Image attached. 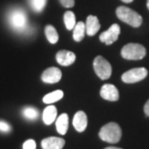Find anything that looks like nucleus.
Returning a JSON list of instances; mask_svg holds the SVG:
<instances>
[{
	"label": "nucleus",
	"mask_w": 149,
	"mask_h": 149,
	"mask_svg": "<svg viewBox=\"0 0 149 149\" xmlns=\"http://www.w3.org/2000/svg\"><path fill=\"white\" fill-rule=\"evenodd\" d=\"M22 116L25 118L27 120L33 121L36 120L38 116H39V112L36 108L33 107H26L22 109Z\"/></svg>",
	"instance_id": "6ab92c4d"
},
{
	"label": "nucleus",
	"mask_w": 149,
	"mask_h": 149,
	"mask_svg": "<svg viewBox=\"0 0 149 149\" xmlns=\"http://www.w3.org/2000/svg\"><path fill=\"white\" fill-rule=\"evenodd\" d=\"M100 24L98 17L93 15L88 16L85 22V32L88 36H95L99 32Z\"/></svg>",
	"instance_id": "f8f14e48"
},
{
	"label": "nucleus",
	"mask_w": 149,
	"mask_h": 149,
	"mask_svg": "<svg viewBox=\"0 0 149 149\" xmlns=\"http://www.w3.org/2000/svg\"><path fill=\"white\" fill-rule=\"evenodd\" d=\"M116 14L121 21L133 27H140L143 23V17L141 15L128 7H118L116 10Z\"/></svg>",
	"instance_id": "7ed1b4c3"
},
{
	"label": "nucleus",
	"mask_w": 149,
	"mask_h": 149,
	"mask_svg": "<svg viewBox=\"0 0 149 149\" xmlns=\"http://www.w3.org/2000/svg\"><path fill=\"white\" fill-rule=\"evenodd\" d=\"M85 33V24L83 22H78L73 28V38L75 42L83 40Z\"/></svg>",
	"instance_id": "dca6fc26"
},
{
	"label": "nucleus",
	"mask_w": 149,
	"mask_h": 149,
	"mask_svg": "<svg viewBox=\"0 0 149 149\" xmlns=\"http://www.w3.org/2000/svg\"><path fill=\"white\" fill-rule=\"evenodd\" d=\"M94 70L96 74L101 80L109 79L112 74V66L110 63L101 56H98L94 60Z\"/></svg>",
	"instance_id": "39448f33"
},
{
	"label": "nucleus",
	"mask_w": 149,
	"mask_h": 149,
	"mask_svg": "<svg viewBox=\"0 0 149 149\" xmlns=\"http://www.w3.org/2000/svg\"><path fill=\"white\" fill-rule=\"evenodd\" d=\"M45 34H46V37L49 41V42L52 44H55L57 42L59 39L58 33L53 26L48 25L45 27Z\"/></svg>",
	"instance_id": "a211bd4d"
},
{
	"label": "nucleus",
	"mask_w": 149,
	"mask_h": 149,
	"mask_svg": "<svg viewBox=\"0 0 149 149\" xmlns=\"http://www.w3.org/2000/svg\"><path fill=\"white\" fill-rule=\"evenodd\" d=\"M120 34V27L118 24H113L107 31L102 32L100 36V40L106 45H111L112 43L116 42Z\"/></svg>",
	"instance_id": "0eeeda50"
},
{
	"label": "nucleus",
	"mask_w": 149,
	"mask_h": 149,
	"mask_svg": "<svg viewBox=\"0 0 149 149\" xmlns=\"http://www.w3.org/2000/svg\"><path fill=\"white\" fill-rule=\"evenodd\" d=\"M148 75V70L144 67L133 68L122 74V80L127 84L137 83L145 79Z\"/></svg>",
	"instance_id": "423d86ee"
},
{
	"label": "nucleus",
	"mask_w": 149,
	"mask_h": 149,
	"mask_svg": "<svg viewBox=\"0 0 149 149\" xmlns=\"http://www.w3.org/2000/svg\"><path fill=\"white\" fill-rule=\"evenodd\" d=\"M144 113H146L147 116L149 117V100L145 104V105H144Z\"/></svg>",
	"instance_id": "393cba45"
},
{
	"label": "nucleus",
	"mask_w": 149,
	"mask_h": 149,
	"mask_svg": "<svg viewBox=\"0 0 149 149\" xmlns=\"http://www.w3.org/2000/svg\"><path fill=\"white\" fill-rule=\"evenodd\" d=\"M65 143V140L61 138L50 137L42 141V148L43 149H62Z\"/></svg>",
	"instance_id": "9b49d317"
},
{
	"label": "nucleus",
	"mask_w": 149,
	"mask_h": 149,
	"mask_svg": "<svg viewBox=\"0 0 149 149\" xmlns=\"http://www.w3.org/2000/svg\"><path fill=\"white\" fill-rule=\"evenodd\" d=\"M64 22L65 25L68 30H72L75 26V16L74 13L71 11H67L64 14Z\"/></svg>",
	"instance_id": "aec40b11"
},
{
	"label": "nucleus",
	"mask_w": 149,
	"mask_h": 149,
	"mask_svg": "<svg viewBox=\"0 0 149 149\" xmlns=\"http://www.w3.org/2000/svg\"><path fill=\"white\" fill-rule=\"evenodd\" d=\"M12 130V127L10 126L9 123H8L5 121H2L0 120V132L4 133H8Z\"/></svg>",
	"instance_id": "4be33fe9"
},
{
	"label": "nucleus",
	"mask_w": 149,
	"mask_h": 149,
	"mask_svg": "<svg viewBox=\"0 0 149 149\" xmlns=\"http://www.w3.org/2000/svg\"><path fill=\"white\" fill-rule=\"evenodd\" d=\"M146 48L138 43H129L124 46L121 50V56L126 60H141L146 56Z\"/></svg>",
	"instance_id": "20e7f679"
},
{
	"label": "nucleus",
	"mask_w": 149,
	"mask_h": 149,
	"mask_svg": "<svg viewBox=\"0 0 149 149\" xmlns=\"http://www.w3.org/2000/svg\"><path fill=\"white\" fill-rule=\"evenodd\" d=\"M56 130L60 134L64 135L66 133L69 127V117L66 113H62L61 114L56 122Z\"/></svg>",
	"instance_id": "4468645a"
},
{
	"label": "nucleus",
	"mask_w": 149,
	"mask_h": 149,
	"mask_svg": "<svg viewBox=\"0 0 149 149\" xmlns=\"http://www.w3.org/2000/svg\"><path fill=\"white\" fill-rule=\"evenodd\" d=\"M147 7H148V8L149 10V0H148V2H147Z\"/></svg>",
	"instance_id": "cd10ccee"
},
{
	"label": "nucleus",
	"mask_w": 149,
	"mask_h": 149,
	"mask_svg": "<svg viewBox=\"0 0 149 149\" xmlns=\"http://www.w3.org/2000/svg\"><path fill=\"white\" fill-rule=\"evenodd\" d=\"M56 61L59 64L63 66H69L72 65L75 61V55L71 52L62 50L56 54Z\"/></svg>",
	"instance_id": "9d476101"
},
{
	"label": "nucleus",
	"mask_w": 149,
	"mask_h": 149,
	"mask_svg": "<svg viewBox=\"0 0 149 149\" xmlns=\"http://www.w3.org/2000/svg\"><path fill=\"white\" fill-rule=\"evenodd\" d=\"M61 71L57 67H50L42 74V80L45 83L54 84L57 83L61 79Z\"/></svg>",
	"instance_id": "6e6552de"
},
{
	"label": "nucleus",
	"mask_w": 149,
	"mask_h": 149,
	"mask_svg": "<svg viewBox=\"0 0 149 149\" xmlns=\"http://www.w3.org/2000/svg\"><path fill=\"white\" fill-rule=\"evenodd\" d=\"M73 126L76 131L82 133L87 127V116L85 112L78 111L73 118Z\"/></svg>",
	"instance_id": "ddd939ff"
},
{
	"label": "nucleus",
	"mask_w": 149,
	"mask_h": 149,
	"mask_svg": "<svg viewBox=\"0 0 149 149\" xmlns=\"http://www.w3.org/2000/svg\"><path fill=\"white\" fill-rule=\"evenodd\" d=\"M60 3L65 8H72L74 5V0H60Z\"/></svg>",
	"instance_id": "b1692460"
},
{
	"label": "nucleus",
	"mask_w": 149,
	"mask_h": 149,
	"mask_svg": "<svg viewBox=\"0 0 149 149\" xmlns=\"http://www.w3.org/2000/svg\"><path fill=\"white\" fill-rule=\"evenodd\" d=\"M100 95L103 99L109 101H117L119 99V94L117 88L110 84H105L102 86Z\"/></svg>",
	"instance_id": "1a4fd4ad"
},
{
	"label": "nucleus",
	"mask_w": 149,
	"mask_h": 149,
	"mask_svg": "<svg viewBox=\"0 0 149 149\" xmlns=\"http://www.w3.org/2000/svg\"><path fill=\"white\" fill-rule=\"evenodd\" d=\"M47 0H28L29 5L36 13H41L47 5Z\"/></svg>",
	"instance_id": "412c9836"
},
{
	"label": "nucleus",
	"mask_w": 149,
	"mask_h": 149,
	"mask_svg": "<svg viewBox=\"0 0 149 149\" xmlns=\"http://www.w3.org/2000/svg\"><path fill=\"white\" fill-rule=\"evenodd\" d=\"M99 136L103 141L109 143H117L122 137V130L116 123H109L102 127Z\"/></svg>",
	"instance_id": "f03ea898"
},
{
	"label": "nucleus",
	"mask_w": 149,
	"mask_h": 149,
	"mask_svg": "<svg viewBox=\"0 0 149 149\" xmlns=\"http://www.w3.org/2000/svg\"><path fill=\"white\" fill-rule=\"evenodd\" d=\"M123 2L126 3H132L133 0H122Z\"/></svg>",
	"instance_id": "a878e982"
},
{
	"label": "nucleus",
	"mask_w": 149,
	"mask_h": 149,
	"mask_svg": "<svg viewBox=\"0 0 149 149\" xmlns=\"http://www.w3.org/2000/svg\"><path fill=\"white\" fill-rule=\"evenodd\" d=\"M7 22L13 31L19 34L27 33L30 30L28 27L27 13L20 8H13L8 13Z\"/></svg>",
	"instance_id": "f257e3e1"
},
{
	"label": "nucleus",
	"mask_w": 149,
	"mask_h": 149,
	"mask_svg": "<svg viewBox=\"0 0 149 149\" xmlns=\"http://www.w3.org/2000/svg\"><path fill=\"white\" fill-rule=\"evenodd\" d=\"M36 143L34 140L32 139H29V140H27L24 143H23V146L22 148L23 149H36Z\"/></svg>",
	"instance_id": "5701e85b"
},
{
	"label": "nucleus",
	"mask_w": 149,
	"mask_h": 149,
	"mask_svg": "<svg viewBox=\"0 0 149 149\" xmlns=\"http://www.w3.org/2000/svg\"><path fill=\"white\" fill-rule=\"evenodd\" d=\"M56 115H57L56 108L54 105H50V106L47 107L43 111V121L47 125H50L56 120Z\"/></svg>",
	"instance_id": "2eb2a0df"
},
{
	"label": "nucleus",
	"mask_w": 149,
	"mask_h": 149,
	"mask_svg": "<svg viewBox=\"0 0 149 149\" xmlns=\"http://www.w3.org/2000/svg\"><path fill=\"white\" fill-rule=\"evenodd\" d=\"M64 96V93L61 91H56L49 93L47 95L44 96L43 98V102L45 104H52L55 102L58 101L60 100H61Z\"/></svg>",
	"instance_id": "f3484780"
},
{
	"label": "nucleus",
	"mask_w": 149,
	"mask_h": 149,
	"mask_svg": "<svg viewBox=\"0 0 149 149\" xmlns=\"http://www.w3.org/2000/svg\"><path fill=\"white\" fill-rule=\"evenodd\" d=\"M104 149H122V148H115V147H108Z\"/></svg>",
	"instance_id": "bb28decb"
}]
</instances>
